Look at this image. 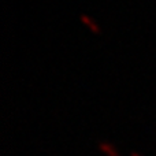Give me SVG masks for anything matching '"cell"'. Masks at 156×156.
<instances>
[{
	"label": "cell",
	"mask_w": 156,
	"mask_h": 156,
	"mask_svg": "<svg viewBox=\"0 0 156 156\" xmlns=\"http://www.w3.org/2000/svg\"><path fill=\"white\" fill-rule=\"evenodd\" d=\"M130 156H143V155L137 154V152H132V154H130Z\"/></svg>",
	"instance_id": "3"
},
{
	"label": "cell",
	"mask_w": 156,
	"mask_h": 156,
	"mask_svg": "<svg viewBox=\"0 0 156 156\" xmlns=\"http://www.w3.org/2000/svg\"><path fill=\"white\" fill-rule=\"evenodd\" d=\"M81 22H82L83 25H85L86 27H88L89 30H90L93 34H100L101 33V30H100V27L97 26L96 23H94L93 21H92L89 16H86V15H81Z\"/></svg>",
	"instance_id": "2"
},
{
	"label": "cell",
	"mask_w": 156,
	"mask_h": 156,
	"mask_svg": "<svg viewBox=\"0 0 156 156\" xmlns=\"http://www.w3.org/2000/svg\"><path fill=\"white\" fill-rule=\"evenodd\" d=\"M99 151L101 154H104L105 156H121L118 149L111 143H107V141H103V143L99 144Z\"/></svg>",
	"instance_id": "1"
}]
</instances>
